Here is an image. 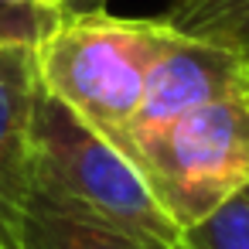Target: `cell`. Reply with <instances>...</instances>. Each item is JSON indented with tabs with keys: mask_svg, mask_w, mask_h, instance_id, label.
I'll return each instance as SVG.
<instances>
[{
	"mask_svg": "<svg viewBox=\"0 0 249 249\" xmlns=\"http://www.w3.org/2000/svg\"><path fill=\"white\" fill-rule=\"evenodd\" d=\"M31 191L143 242L181 249V229L143 174L45 86H38L31 113Z\"/></svg>",
	"mask_w": 249,
	"mask_h": 249,
	"instance_id": "1",
	"label": "cell"
},
{
	"mask_svg": "<svg viewBox=\"0 0 249 249\" xmlns=\"http://www.w3.org/2000/svg\"><path fill=\"white\" fill-rule=\"evenodd\" d=\"M171 35L174 31L164 24V18L133 21L109 11L72 14L35 52L38 82L113 143L133 120L150 65Z\"/></svg>",
	"mask_w": 249,
	"mask_h": 249,
	"instance_id": "2",
	"label": "cell"
},
{
	"mask_svg": "<svg viewBox=\"0 0 249 249\" xmlns=\"http://www.w3.org/2000/svg\"><path fill=\"white\" fill-rule=\"evenodd\" d=\"M126 160L184 232L249 188V96L178 116L137 143Z\"/></svg>",
	"mask_w": 249,
	"mask_h": 249,
	"instance_id": "3",
	"label": "cell"
},
{
	"mask_svg": "<svg viewBox=\"0 0 249 249\" xmlns=\"http://www.w3.org/2000/svg\"><path fill=\"white\" fill-rule=\"evenodd\" d=\"M242 96H249V62L242 55L174 31L157 62L150 65L147 89L133 120L113 140V147L126 157L137 143L150 140L178 116Z\"/></svg>",
	"mask_w": 249,
	"mask_h": 249,
	"instance_id": "4",
	"label": "cell"
},
{
	"mask_svg": "<svg viewBox=\"0 0 249 249\" xmlns=\"http://www.w3.org/2000/svg\"><path fill=\"white\" fill-rule=\"evenodd\" d=\"M38 65L28 48H0V249H24L31 201V113Z\"/></svg>",
	"mask_w": 249,
	"mask_h": 249,
	"instance_id": "5",
	"label": "cell"
},
{
	"mask_svg": "<svg viewBox=\"0 0 249 249\" xmlns=\"http://www.w3.org/2000/svg\"><path fill=\"white\" fill-rule=\"evenodd\" d=\"M24 249H164L106 222L75 215L31 191L24 215Z\"/></svg>",
	"mask_w": 249,
	"mask_h": 249,
	"instance_id": "6",
	"label": "cell"
},
{
	"mask_svg": "<svg viewBox=\"0 0 249 249\" xmlns=\"http://www.w3.org/2000/svg\"><path fill=\"white\" fill-rule=\"evenodd\" d=\"M164 24L184 38L229 48L249 62V0H174Z\"/></svg>",
	"mask_w": 249,
	"mask_h": 249,
	"instance_id": "7",
	"label": "cell"
},
{
	"mask_svg": "<svg viewBox=\"0 0 249 249\" xmlns=\"http://www.w3.org/2000/svg\"><path fill=\"white\" fill-rule=\"evenodd\" d=\"M62 21V0H0V48L38 52Z\"/></svg>",
	"mask_w": 249,
	"mask_h": 249,
	"instance_id": "8",
	"label": "cell"
},
{
	"mask_svg": "<svg viewBox=\"0 0 249 249\" xmlns=\"http://www.w3.org/2000/svg\"><path fill=\"white\" fill-rule=\"evenodd\" d=\"M181 249H249V188L181 232Z\"/></svg>",
	"mask_w": 249,
	"mask_h": 249,
	"instance_id": "9",
	"label": "cell"
},
{
	"mask_svg": "<svg viewBox=\"0 0 249 249\" xmlns=\"http://www.w3.org/2000/svg\"><path fill=\"white\" fill-rule=\"evenodd\" d=\"M109 0H62V7H65V18L72 14H92V11H106Z\"/></svg>",
	"mask_w": 249,
	"mask_h": 249,
	"instance_id": "10",
	"label": "cell"
}]
</instances>
